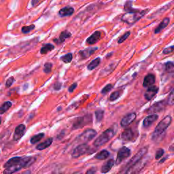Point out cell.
Returning a JSON list of instances; mask_svg holds the SVG:
<instances>
[{
    "label": "cell",
    "mask_w": 174,
    "mask_h": 174,
    "mask_svg": "<svg viewBox=\"0 0 174 174\" xmlns=\"http://www.w3.org/2000/svg\"><path fill=\"white\" fill-rule=\"evenodd\" d=\"M36 158L33 157H15L10 159L4 165V174H12L23 168H27L33 164Z\"/></svg>",
    "instance_id": "6da1fadb"
},
{
    "label": "cell",
    "mask_w": 174,
    "mask_h": 174,
    "mask_svg": "<svg viewBox=\"0 0 174 174\" xmlns=\"http://www.w3.org/2000/svg\"><path fill=\"white\" fill-rule=\"evenodd\" d=\"M171 121H172V118L170 116H166L165 118H163L155 127L154 132L152 134V140L155 142L161 140L165 133L166 129L171 125Z\"/></svg>",
    "instance_id": "7a4b0ae2"
},
{
    "label": "cell",
    "mask_w": 174,
    "mask_h": 174,
    "mask_svg": "<svg viewBox=\"0 0 174 174\" xmlns=\"http://www.w3.org/2000/svg\"><path fill=\"white\" fill-rule=\"evenodd\" d=\"M148 11V10H136L135 11L126 12L125 14L123 15L122 20L123 22L127 23L129 25L133 24L136 23L137 21L139 20L141 18L144 16L146 14Z\"/></svg>",
    "instance_id": "3957f363"
},
{
    "label": "cell",
    "mask_w": 174,
    "mask_h": 174,
    "mask_svg": "<svg viewBox=\"0 0 174 174\" xmlns=\"http://www.w3.org/2000/svg\"><path fill=\"white\" fill-rule=\"evenodd\" d=\"M140 65L139 64L135 65L126 72L125 75L123 76L118 81V86H122L129 84L130 82L132 81L136 78L137 75L138 74L140 70Z\"/></svg>",
    "instance_id": "277c9868"
},
{
    "label": "cell",
    "mask_w": 174,
    "mask_h": 174,
    "mask_svg": "<svg viewBox=\"0 0 174 174\" xmlns=\"http://www.w3.org/2000/svg\"><path fill=\"white\" fill-rule=\"evenodd\" d=\"M114 135L115 131L114 129L112 128L107 129V130H105L104 132H103L101 135L95 139V141L93 143V145L97 148L101 146L109 141L110 139L114 137Z\"/></svg>",
    "instance_id": "5b68a950"
},
{
    "label": "cell",
    "mask_w": 174,
    "mask_h": 174,
    "mask_svg": "<svg viewBox=\"0 0 174 174\" xmlns=\"http://www.w3.org/2000/svg\"><path fill=\"white\" fill-rule=\"evenodd\" d=\"M92 119H93V118H92V115L91 114L76 118L73 123L72 129L76 130V129L82 128L83 126L91 123Z\"/></svg>",
    "instance_id": "8992f818"
},
{
    "label": "cell",
    "mask_w": 174,
    "mask_h": 174,
    "mask_svg": "<svg viewBox=\"0 0 174 174\" xmlns=\"http://www.w3.org/2000/svg\"><path fill=\"white\" fill-rule=\"evenodd\" d=\"M148 159L147 158H143L141 159L139 162H138L133 165L131 166L130 167L127 169V170L126 171V172L124 174H138L140 171L144 169V167L146 166L147 163Z\"/></svg>",
    "instance_id": "52a82bcc"
},
{
    "label": "cell",
    "mask_w": 174,
    "mask_h": 174,
    "mask_svg": "<svg viewBox=\"0 0 174 174\" xmlns=\"http://www.w3.org/2000/svg\"><path fill=\"white\" fill-rule=\"evenodd\" d=\"M90 151V146L87 144H82L76 147L72 152V157L77 159L82 155L88 153Z\"/></svg>",
    "instance_id": "ba28073f"
},
{
    "label": "cell",
    "mask_w": 174,
    "mask_h": 174,
    "mask_svg": "<svg viewBox=\"0 0 174 174\" xmlns=\"http://www.w3.org/2000/svg\"><path fill=\"white\" fill-rule=\"evenodd\" d=\"M97 131L93 129H86L78 137V140L79 141L84 142L83 144H86V142L92 140L97 135Z\"/></svg>",
    "instance_id": "9c48e42d"
},
{
    "label": "cell",
    "mask_w": 174,
    "mask_h": 174,
    "mask_svg": "<svg viewBox=\"0 0 174 174\" xmlns=\"http://www.w3.org/2000/svg\"><path fill=\"white\" fill-rule=\"evenodd\" d=\"M167 105V101L165 100H163V101H160L159 102H157L151 105L149 108H148L146 110L147 114H155V113L161 112L166 107Z\"/></svg>",
    "instance_id": "30bf717a"
},
{
    "label": "cell",
    "mask_w": 174,
    "mask_h": 174,
    "mask_svg": "<svg viewBox=\"0 0 174 174\" xmlns=\"http://www.w3.org/2000/svg\"><path fill=\"white\" fill-rule=\"evenodd\" d=\"M147 152H148V147L142 148H141L138 152H137V154L134 155L132 157V159L129 160V163L126 164V167L129 168L131 166H132L134 164H135V163L139 162L141 159H143V157H144V155L147 153Z\"/></svg>",
    "instance_id": "8fae6325"
},
{
    "label": "cell",
    "mask_w": 174,
    "mask_h": 174,
    "mask_svg": "<svg viewBox=\"0 0 174 174\" xmlns=\"http://www.w3.org/2000/svg\"><path fill=\"white\" fill-rule=\"evenodd\" d=\"M131 155V150L128 148L127 147L123 146L118 150L117 158L116 160V164L118 165L123 161L124 160L127 159V158Z\"/></svg>",
    "instance_id": "7c38bea8"
},
{
    "label": "cell",
    "mask_w": 174,
    "mask_h": 174,
    "mask_svg": "<svg viewBox=\"0 0 174 174\" xmlns=\"http://www.w3.org/2000/svg\"><path fill=\"white\" fill-rule=\"evenodd\" d=\"M26 130V126L23 124H20V125H18L16 127L14 133V136H13V139L14 141H18L19 139L23 138L24 135Z\"/></svg>",
    "instance_id": "4fadbf2b"
},
{
    "label": "cell",
    "mask_w": 174,
    "mask_h": 174,
    "mask_svg": "<svg viewBox=\"0 0 174 174\" xmlns=\"http://www.w3.org/2000/svg\"><path fill=\"white\" fill-rule=\"evenodd\" d=\"M137 115L135 112L129 113L127 115L123 118V119L120 121V125L122 127H126L129 126L130 124L132 123L136 118Z\"/></svg>",
    "instance_id": "5bb4252c"
},
{
    "label": "cell",
    "mask_w": 174,
    "mask_h": 174,
    "mask_svg": "<svg viewBox=\"0 0 174 174\" xmlns=\"http://www.w3.org/2000/svg\"><path fill=\"white\" fill-rule=\"evenodd\" d=\"M159 91V88L157 86H152L150 88L148 89V90L146 91V93L144 94V97L147 101H150L154 97L157 95V94Z\"/></svg>",
    "instance_id": "9a60e30c"
},
{
    "label": "cell",
    "mask_w": 174,
    "mask_h": 174,
    "mask_svg": "<svg viewBox=\"0 0 174 174\" xmlns=\"http://www.w3.org/2000/svg\"><path fill=\"white\" fill-rule=\"evenodd\" d=\"M101 31H95V32H94L90 37H89V38H87L86 41V44H89V45H93V44H96L97 42L99 40L100 38H101Z\"/></svg>",
    "instance_id": "2e32d148"
},
{
    "label": "cell",
    "mask_w": 174,
    "mask_h": 174,
    "mask_svg": "<svg viewBox=\"0 0 174 174\" xmlns=\"http://www.w3.org/2000/svg\"><path fill=\"white\" fill-rule=\"evenodd\" d=\"M159 116L157 114H150L144 118L143 121V126L144 128H148L156 121Z\"/></svg>",
    "instance_id": "e0dca14e"
},
{
    "label": "cell",
    "mask_w": 174,
    "mask_h": 174,
    "mask_svg": "<svg viewBox=\"0 0 174 174\" xmlns=\"http://www.w3.org/2000/svg\"><path fill=\"white\" fill-rule=\"evenodd\" d=\"M97 49H98V48H97V47L88 48L82 50V51H80L78 52V54L80 56L82 59H86V58H88L90 56H91V55L93 54L94 52L97 51Z\"/></svg>",
    "instance_id": "ac0fdd59"
},
{
    "label": "cell",
    "mask_w": 174,
    "mask_h": 174,
    "mask_svg": "<svg viewBox=\"0 0 174 174\" xmlns=\"http://www.w3.org/2000/svg\"><path fill=\"white\" fill-rule=\"evenodd\" d=\"M155 80H156V78H155L154 75L152 73H149L144 79L143 86L145 88H150L154 84Z\"/></svg>",
    "instance_id": "d6986e66"
},
{
    "label": "cell",
    "mask_w": 174,
    "mask_h": 174,
    "mask_svg": "<svg viewBox=\"0 0 174 174\" xmlns=\"http://www.w3.org/2000/svg\"><path fill=\"white\" fill-rule=\"evenodd\" d=\"M71 36H72V33H71L70 31L65 30V31H62V32L61 33L59 38L54 39L53 41L57 44H61L63 43V42L66 40L67 38H70Z\"/></svg>",
    "instance_id": "ffe728a7"
},
{
    "label": "cell",
    "mask_w": 174,
    "mask_h": 174,
    "mask_svg": "<svg viewBox=\"0 0 174 174\" xmlns=\"http://www.w3.org/2000/svg\"><path fill=\"white\" fill-rule=\"evenodd\" d=\"M134 138V133L132 131V129H126L125 131H123L121 134L120 138L123 139V141H131Z\"/></svg>",
    "instance_id": "44dd1931"
},
{
    "label": "cell",
    "mask_w": 174,
    "mask_h": 174,
    "mask_svg": "<svg viewBox=\"0 0 174 174\" xmlns=\"http://www.w3.org/2000/svg\"><path fill=\"white\" fill-rule=\"evenodd\" d=\"M73 12H74V8H73L70 6H66L60 9L59 11V14L61 17H70V16L72 15Z\"/></svg>",
    "instance_id": "7402d4cb"
},
{
    "label": "cell",
    "mask_w": 174,
    "mask_h": 174,
    "mask_svg": "<svg viewBox=\"0 0 174 174\" xmlns=\"http://www.w3.org/2000/svg\"><path fill=\"white\" fill-rule=\"evenodd\" d=\"M114 165V160L112 159L108 160L105 163V164L102 166L101 167V173H106L111 170L113 166Z\"/></svg>",
    "instance_id": "603a6c76"
},
{
    "label": "cell",
    "mask_w": 174,
    "mask_h": 174,
    "mask_svg": "<svg viewBox=\"0 0 174 174\" xmlns=\"http://www.w3.org/2000/svg\"><path fill=\"white\" fill-rule=\"evenodd\" d=\"M169 20L170 19L169 18H165L164 19L161 21V23L158 25V27L155 29L154 33H156V34L159 33L163 30H164V29L169 25Z\"/></svg>",
    "instance_id": "cb8c5ba5"
},
{
    "label": "cell",
    "mask_w": 174,
    "mask_h": 174,
    "mask_svg": "<svg viewBox=\"0 0 174 174\" xmlns=\"http://www.w3.org/2000/svg\"><path fill=\"white\" fill-rule=\"evenodd\" d=\"M52 141H53V138H49L47 139L46 140L38 144V146H36V149L38 150H43L44 149H46L47 148H48L50 146H51L52 143Z\"/></svg>",
    "instance_id": "d4e9b609"
},
{
    "label": "cell",
    "mask_w": 174,
    "mask_h": 174,
    "mask_svg": "<svg viewBox=\"0 0 174 174\" xmlns=\"http://www.w3.org/2000/svg\"><path fill=\"white\" fill-rule=\"evenodd\" d=\"M100 63H101V58L97 57L96 59H93L88 65H87V69L89 71L93 70L94 69H95L96 67H98Z\"/></svg>",
    "instance_id": "484cf974"
},
{
    "label": "cell",
    "mask_w": 174,
    "mask_h": 174,
    "mask_svg": "<svg viewBox=\"0 0 174 174\" xmlns=\"http://www.w3.org/2000/svg\"><path fill=\"white\" fill-rule=\"evenodd\" d=\"M110 156V152L106 150H103L95 156V159L97 160H105Z\"/></svg>",
    "instance_id": "4316f807"
},
{
    "label": "cell",
    "mask_w": 174,
    "mask_h": 174,
    "mask_svg": "<svg viewBox=\"0 0 174 174\" xmlns=\"http://www.w3.org/2000/svg\"><path fill=\"white\" fill-rule=\"evenodd\" d=\"M12 104L11 101H8L4 102V104L2 105V106L0 107V114H4V113H6L8 110L12 107Z\"/></svg>",
    "instance_id": "83f0119b"
},
{
    "label": "cell",
    "mask_w": 174,
    "mask_h": 174,
    "mask_svg": "<svg viewBox=\"0 0 174 174\" xmlns=\"http://www.w3.org/2000/svg\"><path fill=\"white\" fill-rule=\"evenodd\" d=\"M54 48V46L52 44H46V45L42 46L40 49V53L42 54H45L48 52L52 51Z\"/></svg>",
    "instance_id": "f1b7e54d"
},
{
    "label": "cell",
    "mask_w": 174,
    "mask_h": 174,
    "mask_svg": "<svg viewBox=\"0 0 174 174\" xmlns=\"http://www.w3.org/2000/svg\"><path fill=\"white\" fill-rule=\"evenodd\" d=\"M44 137V133H40L37 134V135H33L32 138L30 139V142L31 144H35L36 143H38L41 139Z\"/></svg>",
    "instance_id": "f546056e"
},
{
    "label": "cell",
    "mask_w": 174,
    "mask_h": 174,
    "mask_svg": "<svg viewBox=\"0 0 174 174\" xmlns=\"http://www.w3.org/2000/svg\"><path fill=\"white\" fill-rule=\"evenodd\" d=\"M95 115L97 122H101L104 117V111L103 110H97L95 112Z\"/></svg>",
    "instance_id": "4dcf8cb0"
},
{
    "label": "cell",
    "mask_w": 174,
    "mask_h": 174,
    "mask_svg": "<svg viewBox=\"0 0 174 174\" xmlns=\"http://www.w3.org/2000/svg\"><path fill=\"white\" fill-rule=\"evenodd\" d=\"M73 59V54L72 53H67L66 54L63 55V56L60 57V59L63 62L65 63H70L72 62Z\"/></svg>",
    "instance_id": "1f68e13d"
},
{
    "label": "cell",
    "mask_w": 174,
    "mask_h": 174,
    "mask_svg": "<svg viewBox=\"0 0 174 174\" xmlns=\"http://www.w3.org/2000/svg\"><path fill=\"white\" fill-rule=\"evenodd\" d=\"M165 68L167 72L170 73H174V63L172 61L167 62L165 65Z\"/></svg>",
    "instance_id": "d6a6232c"
},
{
    "label": "cell",
    "mask_w": 174,
    "mask_h": 174,
    "mask_svg": "<svg viewBox=\"0 0 174 174\" xmlns=\"http://www.w3.org/2000/svg\"><path fill=\"white\" fill-rule=\"evenodd\" d=\"M36 28V26L34 25H31L30 26H24L21 29V31L23 33H28L29 32H30L31 31L33 30L34 29Z\"/></svg>",
    "instance_id": "836d02e7"
},
{
    "label": "cell",
    "mask_w": 174,
    "mask_h": 174,
    "mask_svg": "<svg viewBox=\"0 0 174 174\" xmlns=\"http://www.w3.org/2000/svg\"><path fill=\"white\" fill-rule=\"evenodd\" d=\"M121 95V92L120 91H115L114 93H112L110 96V101H114L115 100L118 99L119 98V97Z\"/></svg>",
    "instance_id": "e575fe53"
},
{
    "label": "cell",
    "mask_w": 174,
    "mask_h": 174,
    "mask_svg": "<svg viewBox=\"0 0 174 174\" xmlns=\"http://www.w3.org/2000/svg\"><path fill=\"white\" fill-rule=\"evenodd\" d=\"M52 67V64L51 63L47 62L44 63V72L45 73H50L51 72V70Z\"/></svg>",
    "instance_id": "d590c367"
},
{
    "label": "cell",
    "mask_w": 174,
    "mask_h": 174,
    "mask_svg": "<svg viewBox=\"0 0 174 174\" xmlns=\"http://www.w3.org/2000/svg\"><path fill=\"white\" fill-rule=\"evenodd\" d=\"M167 104L169 105H174V89L171 92L167 99Z\"/></svg>",
    "instance_id": "8d00e7d4"
},
{
    "label": "cell",
    "mask_w": 174,
    "mask_h": 174,
    "mask_svg": "<svg viewBox=\"0 0 174 174\" xmlns=\"http://www.w3.org/2000/svg\"><path fill=\"white\" fill-rule=\"evenodd\" d=\"M113 89V86L111 84H107L106 86H105L104 89H102L101 93L103 95H105L107 94V93H109V92L112 90Z\"/></svg>",
    "instance_id": "74e56055"
},
{
    "label": "cell",
    "mask_w": 174,
    "mask_h": 174,
    "mask_svg": "<svg viewBox=\"0 0 174 174\" xmlns=\"http://www.w3.org/2000/svg\"><path fill=\"white\" fill-rule=\"evenodd\" d=\"M130 31H127V32L125 33V34H123V35L120 37V38L118 39V44H122L123 42H125L126 39L128 38V37L130 36Z\"/></svg>",
    "instance_id": "f35d334b"
},
{
    "label": "cell",
    "mask_w": 174,
    "mask_h": 174,
    "mask_svg": "<svg viewBox=\"0 0 174 174\" xmlns=\"http://www.w3.org/2000/svg\"><path fill=\"white\" fill-rule=\"evenodd\" d=\"M164 152H165L164 150L162 148H159L157 151L156 154H155V159H156L157 160L160 159V158L163 157V155L164 154Z\"/></svg>",
    "instance_id": "ab89813d"
},
{
    "label": "cell",
    "mask_w": 174,
    "mask_h": 174,
    "mask_svg": "<svg viewBox=\"0 0 174 174\" xmlns=\"http://www.w3.org/2000/svg\"><path fill=\"white\" fill-rule=\"evenodd\" d=\"M14 81H15V79H14V77H12V76H11V77H10L6 80V88H8V87L11 86L12 85V84L14 83Z\"/></svg>",
    "instance_id": "60d3db41"
},
{
    "label": "cell",
    "mask_w": 174,
    "mask_h": 174,
    "mask_svg": "<svg viewBox=\"0 0 174 174\" xmlns=\"http://www.w3.org/2000/svg\"><path fill=\"white\" fill-rule=\"evenodd\" d=\"M173 51H174V46H171L169 47H167V48H165L164 50H163V53L164 54H167Z\"/></svg>",
    "instance_id": "b9f144b4"
},
{
    "label": "cell",
    "mask_w": 174,
    "mask_h": 174,
    "mask_svg": "<svg viewBox=\"0 0 174 174\" xmlns=\"http://www.w3.org/2000/svg\"><path fill=\"white\" fill-rule=\"evenodd\" d=\"M62 84L60 82H56L54 84V89L55 91H59L61 89Z\"/></svg>",
    "instance_id": "7bdbcfd3"
},
{
    "label": "cell",
    "mask_w": 174,
    "mask_h": 174,
    "mask_svg": "<svg viewBox=\"0 0 174 174\" xmlns=\"http://www.w3.org/2000/svg\"><path fill=\"white\" fill-rule=\"evenodd\" d=\"M77 86H78V84L76 82L72 84V85L69 87V89H68V91H69L70 93H72V92H73V91H74L75 89H76Z\"/></svg>",
    "instance_id": "ee69618b"
},
{
    "label": "cell",
    "mask_w": 174,
    "mask_h": 174,
    "mask_svg": "<svg viewBox=\"0 0 174 174\" xmlns=\"http://www.w3.org/2000/svg\"><path fill=\"white\" fill-rule=\"evenodd\" d=\"M97 169L95 167H91L90 169H89L85 174H95L96 173Z\"/></svg>",
    "instance_id": "f6af8a7d"
},
{
    "label": "cell",
    "mask_w": 174,
    "mask_h": 174,
    "mask_svg": "<svg viewBox=\"0 0 174 174\" xmlns=\"http://www.w3.org/2000/svg\"><path fill=\"white\" fill-rule=\"evenodd\" d=\"M39 3H40V1H39V0H33V1H31V5H32L33 7L36 6Z\"/></svg>",
    "instance_id": "bcb514c9"
},
{
    "label": "cell",
    "mask_w": 174,
    "mask_h": 174,
    "mask_svg": "<svg viewBox=\"0 0 174 174\" xmlns=\"http://www.w3.org/2000/svg\"><path fill=\"white\" fill-rule=\"evenodd\" d=\"M21 174H31V171L28 170V171H26L25 172L23 173H21Z\"/></svg>",
    "instance_id": "7dc6e473"
},
{
    "label": "cell",
    "mask_w": 174,
    "mask_h": 174,
    "mask_svg": "<svg viewBox=\"0 0 174 174\" xmlns=\"http://www.w3.org/2000/svg\"><path fill=\"white\" fill-rule=\"evenodd\" d=\"M1 123H2V118L0 117V125H1Z\"/></svg>",
    "instance_id": "c3c4849f"
},
{
    "label": "cell",
    "mask_w": 174,
    "mask_h": 174,
    "mask_svg": "<svg viewBox=\"0 0 174 174\" xmlns=\"http://www.w3.org/2000/svg\"><path fill=\"white\" fill-rule=\"evenodd\" d=\"M73 174H82L81 173H79V172H76V173H74Z\"/></svg>",
    "instance_id": "681fc988"
}]
</instances>
